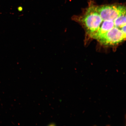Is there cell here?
<instances>
[{"label": "cell", "mask_w": 126, "mask_h": 126, "mask_svg": "<svg viewBox=\"0 0 126 126\" xmlns=\"http://www.w3.org/2000/svg\"><path fill=\"white\" fill-rule=\"evenodd\" d=\"M96 9L103 21L110 20L114 21L118 17L126 13V7L121 5L96 6Z\"/></svg>", "instance_id": "obj_2"}, {"label": "cell", "mask_w": 126, "mask_h": 126, "mask_svg": "<svg viewBox=\"0 0 126 126\" xmlns=\"http://www.w3.org/2000/svg\"><path fill=\"white\" fill-rule=\"evenodd\" d=\"M126 32L116 27L108 32L98 40L102 45H117L125 40Z\"/></svg>", "instance_id": "obj_3"}, {"label": "cell", "mask_w": 126, "mask_h": 126, "mask_svg": "<svg viewBox=\"0 0 126 126\" xmlns=\"http://www.w3.org/2000/svg\"><path fill=\"white\" fill-rule=\"evenodd\" d=\"M102 20L96 9V6L91 4L81 18V22L91 37L96 33L100 28Z\"/></svg>", "instance_id": "obj_1"}]
</instances>
